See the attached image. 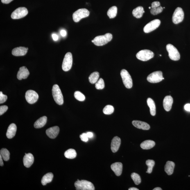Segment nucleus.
<instances>
[{
  "instance_id": "1",
  "label": "nucleus",
  "mask_w": 190,
  "mask_h": 190,
  "mask_svg": "<svg viewBox=\"0 0 190 190\" xmlns=\"http://www.w3.org/2000/svg\"><path fill=\"white\" fill-rule=\"evenodd\" d=\"M74 185L77 190H94V186L92 182L85 180L78 181L75 182Z\"/></svg>"
},
{
  "instance_id": "2",
  "label": "nucleus",
  "mask_w": 190,
  "mask_h": 190,
  "mask_svg": "<svg viewBox=\"0 0 190 190\" xmlns=\"http://www.w3.org/2000/svg\"><path fill=\"white\" fill-rule=\"evenodd\" d=\"M112 39L111 34L107 33L105 35L99 36L95 37L94 39V43L97 46H103L110 42Z\"/></svg>"
},
{
  "instance_id": "3",
  "label": "nucleus",
  "mask_w": 190,
  "mask_h": 190,
  "mask_svg": "<svg viewBox=\"0 0 190 190\" xmlns=\"http://www.w3.org/2000/svg\"><path fill=\"white\" fill-rule=\"evenodd\" d=\"M52 95L54 99L57 104L62 105L64 103V98L59 86L57 85H54L53 86Z\"/></svg>"
},
{
  "instance_id": "4",
  "label": "nucleus",
  "mask_w": 190,
  "mask_h": 190,
  "mask_svg": "<svg viewBox=\"0 0 190 190\" xmlns=\"http://www.w3.org/2000/svg\"><path fill=\"white\" fill-rule=\"evenodd\" d=\"M166 49L169 54V56L170 59L175 61L180 60V53L178 50L173 45L170 44H167L166 46Z\"/></svg>"
},
{
  "instance_id": "5",
  "label": "nucleus",
  "mask_w": 190,
  "mask_h": 190,
  "mask_svg": "<svg viewBox=\"0 0 190 190\" xmlns=\"http://www.w3.org/2000/svg\"><path fill=\"white\" fill-rule=\"evenodd\" d=\"M121 75L125 87L128 89L131 88L133 85V83L131 77L129 73L126 70L123 69L121 71Z\"/></svg>"
},
{
  "instance_id": "6",
  "label": "nucleus",
  "mask_w": 190,
  "mask_h": 190,
  "mask_svg": "<svg viewBox=\"0 0 190 190\" xmlns=\"http://www.w3.org/2000/svg\"><path fill=\"white\" fill-rule=\"evenodd\" d=\"M137 58L143 61H146L153 58L154 54L153 52L150 50L145 49L141 50L136 55Z\"/></svg>"
},
{
  "instance_id": "7",
  "label": "nucleus",
  "mask_w": 190,
  "mask_h": 190,
  "mask_svg": "<svg viewBox=\"0 0 190 190\" xmlns=\"http://www.w3.org/2000/svg\"><path fill=\"white\" fill-rule=\"evenodd\" d=\"M89 15V12L87 9H79L73 13V20L75 22H78L81 19L88 17Z\"/></svg>"
},
{
  "instance_id": "8",
  "label": "nucleus",
  "mask_w": 190,
  "mask_h": 190,
  "mask_svg": "<svg viewBox=\"0 0 190 190\" xmlns=\"http://www.w3.org/2000/svg\"><path fill=\"white\" fill-rule=\"evenodd\" d=\"M73 63L72 55L71 53L68 52L65 55L63 61L62 69L65 71H69L72 67Z\"/></svg>"
},
{
  "instance_id": "9",
  "label": "nucleus",
  "mask_w": 190,
  "mask_h": 190,
  "mask_svg": "<svg viewBox=\"0 0 190 190\" xmlns=\"http://www.w3.org/2000/svg\"><path fill=\"white\" fill-rule=\"evenodd\" d=\"M163 77V73L160 71H156L149 75L147 78L148 81L152 83H156L164 79Z\"/></svg>"
},
{
  "instance_id": "10",
  "label": "nucleus",
  "mask_w": 190,
  "mask_h": 190,
  "mask_svg": "<svg viewBox=\"0 0 190 190\" xmlns=\"http://www.w3.org/2000/svg\"><path fill=\"white\" fill-rule=\"evenodd\" d=\"M184 17V14L183 10L181 8L178 7L174 12L172 21L175 24H179L183 21Z\"/></svg>"
},
{
  "instance_id": "11",
  "label": "nucleus",
  "mask_w": 190,
  "mask_h": 190,
  "mask_svg": "<svg viewBox=\"0 0 190 190\" xmlns=\"http://www.w3.org/2000/svg\"><path fill=\"white\" fill-rule=\"evenodd\" d=\"M28 10L25 7H19L16 9L11 14L13 19H19L24 17L28 14Z\"/></svg>"
},
{
  "instance_id": "12",
  "label": "nucleus",
  "mask_w": 190,
  "mask_h": 190,
  "mask_svg": "<svg viewBox=\"0 0 190 190\" xmlns=\"http://www.w3.org/2000/svg\"><path fill=\"white\" fill-rule=\"evenodd\" d=\"M161 24V21L158 19L154 20L144 26L143 30L144 33H148L156 29Z\"/></svg>"
},
{
  "instance_id": "13",
  "label": "nucleus",
  "mask_w": 190,
  "mask_h": 190,
  "mask_svg": "<svg viewBox=\"0 0 190 190\" xmlns=\"http://www.w3.org/2000/svg\"><path fill=\"white\" fill-rule=\"evenodd\" d=\"M38 94L35 91L32 90L26 91L25 98L28 103L30 104H33L36 102L39 99Z\"/></svg>"
},
{
  "instance_id": "14",
  "label": "nucleus",
  "mask_w": 190,
  "mask_h": 190,
  "mask_svg": "<svg viewBox=\"0 0 190 190\" xmlns=\"http://www.w3.org/2000/svg\"><path fill=\"white\" fill-rule=\"evenodd\" d=\"M60 129L58 126H55L48 129L46 131V134L48 137L51 139H54L58 135Z\"/></svg>"
},
{
  "instance_id": "15",
  "label": "nucleus",
  "mask_w": 190,
  "mask_h": 190,
  "mask_svg": "<svg viewBox=\"0 0 190 190\" xmlns=\"http://www.w3.org/2000/svg\"><path fill=\"white\" fill-rule=\"evenodd\" d=\"M34 160V158L33 154L31 153H26L23 158V164L26 167L29 168L33 164Z\"/></svg>"
},
{
  "instance_id": "16",
  "label": "nucleus",
  "mask_w": 190,
  "mask_h": 190,
  "mask_svg": "<svg viewBox=\"0 0 190 190\" xmlns=\"http://www.w3.org/2000/svg\"><path fill=\"white\" fill-rule=\"evenodd\" d=\"M28 50V48L20 46V47L14 48L12 50V54L15 56H24L27 53Z\"/></svg>"
},
{
  "instance_id": "17",
  "label": "nucleus",
  "mask_w": 190,
  "mask_h": 190,
  "mask_svg": "<svg viewBox=\"0 0 190 190\" xmlns=\"http://www.w3.org/2000/svg\"><path fill=\"white\" fill-rule=\"evenodd\" d=\"M29 74L30 73L28 69L25 66H23L19 68L17 74V78L19 80L26 79L28 78Z\"/></svg>"
},
{
  "instance_id": "18",
  "label": "nucleus",
  "mask_w": 190,
  "mask_h": 190,
  "mask_svg": "<svg viewBox=\"0 0 190 190\" xmlns=\"http://www.w3.org/2000/svg\"><path fill=\"white\" fill-rule=\"evenodd\" d=\"M121 144V139L117 136L114 137L111 143V149L114 153L116 152L119 149Z\"/></svg>"
},
{
  "instance_id": "19",
  "label": "nucleus",
  "mask_w": 190,
  "mask_h": 190,
  "mask_svg": "<svg viewBox=\"0 0 190 190\" xmlns=\"http://www.w3.org/2000/svg\"><path fill=\"white\" fill-rule=\"evenodd\" d=\"M173 103V98L171 96H166L164 98L163 101V106L166 111L168 112L171 110Z\"/></svg>"
},
{
  "instance_id": "20",
  "label": "nucleus",
  "mask_w": 190,
  "mask_h": 190,
  "mask_svg": "<svg viewBox=\"0 0 190 190\" xmlns=\"http://www.w3.org/2000/svg\"><path fill=\"white\" fill-rule=\"evenodd\" d=\"M111 168L117 176H120L121 174L123 171V164L121 162H116L112 164Z\"/></svg>"
},
{
  "instance_id": "21",
  "label": "nucleus",
  "mask_w": 190,
  "mask_h": 190,
  "mask_svg": "<svg viewBox=\"0 0 190 190\" xmlns=\"http://www.w3.org/2000/svg\"><path fill=\"white\" fill-rule=\"evenodd\" d=\"M132 124L136 128L143 130H148L150 129L149 124L145 122L139 121H132Z\"/></svg>"
},
{
  "instance_id": "22",
  "label": "nucleus",
  "mask_w": 190,
  "mask_h": 190,
  "mask_svg": "<svg viewBox=\"0 0 190 190\" xmlns=\"http://www.w3.org/2000/svg\"><path fill=\"white\" fill-rule=\"evenodd\" d=\"M17 131V126L15 124L12 123L9 126L6 135L9 139L13 138L15 135Z\"/></svg>"
},
{
  "instance_id": "23",
  "label": "nucleus",
  "mask_w": 190,
  "mask_h": 190,
  "mask_svg": "<svg viewBox=\"0 0 190 190\" xmlns=\"http://www.w3.org/2000/svg\"><path fill=\"white\" fill-rule=\"evenodd\" d=\"M175 164L172 161H168L165 166V171L169 175L173 174Z\"/></svg>"
},
{
  "instance_id": "24",
  "label": "nucleus",
  "mask_w": 190,
  "mask_h": 190,
  "mask_svg": "<svg viewBox=\"0 0 190 190\" xmlns=\"http://www.w3.org/2000/svg\"><path fill=\"white\" fill-rule=\"evenodd\" d=\"M47 121V117L45 116H43L39 118L37 120L34 124V126L36 129L42 128L46 124Z\"/></svg>"
},
{
  "instance_id": "25",
  "label": "nucleus",
  "mask_w": 190,
  "mask_h": 190,
  "mask_svg": "<svg viewBox=\"0 0 190 190\" xmlns=\"http://www.w3.org/2000/svg\"><path fill=\"white\" fill-rule=\"evenodd\" d=\"M155 143L153 141H145L141 143L140 145L141 147L143 149L148 150L151 149L155 146Z\"/></svg>"
},
{
  "instance_id": "26",
  "label": "nucleus",
  "mask_w": 190,
  "mask_h": 190,
  "mask_svg": "<svg viewBox=\"0 0 190 190\" xmlns=\"http://www.w3.org/2000/svg\"><path fill=\"white\" fill-rule=\"evenodd\" d=\"M54 175L51 173H48L45 175L43 177L41 180V183L43 186H45L48 183L51 182L52 181Z\"/></svg>"
},
{
  "instance_id": "27",
  "label": "nucleus",
  "mask_w": 190,
  "mask_h": 190,
  "mask_svg": "<svg viewBox=\"0 0 190 190\" xmlns=\"http://www.w3.org/2000/svg\"><path fill=\"white\" fill-rule=\"evenodd\" d=\"M144 12L143 7L140 6L134 9L132 11V14L136 18L139 19L142 17L143 13Z\"/></svg>"
},
{
  "instance_id": "28",
  "label": "nucleus",
  "mask_w": 190,
  "mask_h": 190,
  "mask_svg": "<svg viewBox=\"0 0 190 190\" xmlns=\"http://www.w3.org/2000/svg\"><path fill=\"white\" fill-rule=\"evenodd\" d=\"M147 103L150 108V114L152 116H155L156 114L155 102L152 99L148 98L147 100Z\"/></svg>"
},
{
  "instance_id": "29",
  "label": "nucleus",
  "mask_w": 190,
  "mask_h": 190,
  "mask_svg": "<svg viewBox=\"0 0 190 190\" xmlns=\"http://www.w3.org/2000/svg\"><path fill=\"white\" fill-rule=\"evenodd\" d=\"M64 155L66 158L74 159L76 157L77 154L76 150L73 149H70L64 152Z\"/></svg>"
},
{
  "instance_id": "30",
  "label": "nucleus",
  "mask_w": 190,
  "mask_h": 190,
  "mask_svg": "<svg viewBox=\"0 0 190 190\" xmlns=\"http://www.w3.org/2000/svg\"><path fill=\"white\" fill-rule=\"evenodd\" d=\"M117 13V8L116 6L111 7L107 11V14L110 19L115 17Z\"/></svg>"
},
{
  "instance_id": "31",
  "label": "nucleus",
  "mask_w": 190,
  "mask_h": 190,
  "mask_svg": "<svg viewBox=\"0 0 190 190\" xmlns=\"http://www.w3.org/2000/svg\"><path fill=\"white\" fill-rule=\"evenodd\" d=\"M99 77V74L98 72H94L91 74L89 77V80L91 84H94L97 82Z\"/></svg>"
},
{
  "instance_id": "32",
  "label": "nucleus",
  "mask_w": 190,
  "mask_h": 190,
  "mask_svg": "<svg viewBox=\"0 0 190 190\" xmlns=\"http://www.w3.org/2000/svg\"><path fill=\"white\" fill-rule=\"evenodd\" d=\"M0 153L3 159L5 161H8L10 159V153L6 149H2L0 151Z\"/></svg>"
},
{
  "instance_id": "33",
  "label": "nucleus",
  "mask_w": 190,
  "mask_h": 190,
  "mask_svg": "<svg viewBox=\"0 0 190 190\" xmlns=\"http://www.w3.org/2000/svg\"><path fill=\"white\" fill-rule=\"evenodd\" d=\"M146 164L148 166V169L146 171V173L148 174H151L152 171V169L155 164V161L153 160L148 159L146 161Z\"/></svg>"
},
{
  "instance_id": "34",
  "label": "nucleus",
  "mask_w": 190,
  "mask_h": 190,
  "mask_svg": "<svg viewBox=\"0 0 190 190\" xmlns=\"http://www.w3.org/2000/svg\"><path fill=\"white\" fill-rule=\"evenodd\" d=\"M131 177L136 185H139L141 183V177L138 174L135 173H132L131 175Z\"/></svg>"
},
{
  "instance_id": "35",
  "label": "nucleus",
  "mask_w": 190,
  "mask_h": 190,
  "mask_svg": "<svg viewBox=\"0 0 190 190\" xmlns=\"http://www.w3.org/2000/svg\"><path fill=\"white\" fill-rule=\"evenodd\" d=\"M114 111V108L111 105H107L103 109V112L104 114L107 115L111 114Z\"/></svg>"
},
{
  "instance_id": "36",
  "label": "nucleus",
  "mask_w": 190,
  "mask_h": 190,
  "mask_svg": "<svg viewBox=\"0 0 190 190\" xmlns=\"http://www.w3.org/2000/svg\"><path fill=\"white\" fill-rule=\"evenodd\" d=\"M74 96L76 99L79 101H84L85 99V96L79 91H77L75 92Z\"/></svg>"
},
{
  "instance_id": "37",
  "label": "nucleus",
  "mask_w": 190,
  "mask_h": 190,
  "mask_svg": "<svg viewBox=\"0 0 190 190\" xmlns=\"http://www.w3.org/2000/svg\"><path fill=\"white\" fill-rule=\"evenodd\" d=\"M95 87L97 89H102L105 87L104 82L103 79L100 78L96 83Z\"/></svg>"
},
{
  "instance_id": "38",
  "label": "nucleus",
  "mask_w": 190,
  "mask_h": 190,
  "mask_svg": "<svg viewBox=\"0 0 190 190\" xmlns=\"http://www.w3.org/2000/svg\"><path fill=\"white\" fill-rule=\"evenodd\" d=\"M163 10V8L162 6H160L157 8H151L150 12L152 15H156L161 13Z\"/></svg>"
},
{
  "instance_id": "39",
  "label": "nucleus",
  "mask_w": 190,
  "mask_h": 190,
  "mask_svg": "<svg viewBox=\"0 0 190 190\" xmlns=\"http://www.w3.org/2000/svg\"><path fill=\"white\" fill-rule=\"evenodd\" d=\"M8 99V97L6 95L4 94L2 92H0V104L4 103Z\"/></svg>"
},
{
  "instance_id": "40",
  "label": "nucleus",
  "mask_w": 190,
  "mask_h": 190,
  "mask_svg": "<svg viewBox=\"0 0 190 190\" xmlns=\"http://www.w3.org/2000/svg\"><path fill=\"white\" fill-rule=\"evenodd\" d=\"M8 107L6 105L1 106L0 107V115L1 116L5 113L8 110Z\"/></svg>"
},
{
  "instance_id": "41",
  "label": "nucleus",
  "mask_w": 190,
  "mask_h": 190,
  "mask_svg": "<svg viewBox=\"0 0 190 190\" xmlns=\"http://www.w3.org/2000/svg\"><path fill=\"white\" fill-rule=\"evenodd\" d=\"M81 139L84 142H87L89 140V138L88 137L86 133H83L80 135Z\"/></svg>"
},
{
  "instance_id": "42",
  "label": "nucleus",
  "mask_w": 190,
  "mask_h": 190,
  "mask_svg": "<svg viewBox=\"0 0 190 190\" xmlns=\"http://www.w3.org/2000/svg\"><path fill=\"white\" fill-rule=\"evenodd\" d=\"M160 6V3L158 1L153 2L151 4V8H157Z\"/></svg>"
},
{
  "instance_id": "43",
  "label": "nucleus",
  "mask_w": 190,
  "mask_h": 190,
  "mask_svg": "<svg viewBox=\"0 0 190 190\" xmlns=\"http://www.w3.org/2000/svg\"><path fill=\"white\" fill-rule=\"evenodd\" d=\"M184 109L187 111L190 112V104H187L184 106Z\"/></svg>"
},
{
  "instance_id": "44",
  "label": "nucleus",
  "mask_w": 190,
  "mask_h": 190,
  "mask_svg": "<svg viewBox=\"0 0 190 190\" xmlns=\"http://www.w3.org/2000/svg\"><path fill=\"white\" fill-rule=\"evenodd\" d=\"M60 34L62 36L64 37L67 35V32L65 30H62L60 31Z\"/></svg>"
},
{
  "instance_id": "45",
  "label": "nucleus",
  "mask_w": 190,
  "mask_h": 190,
  "mask_svg": "<svg viewBox=\"0 0 190 190\" xmlns=\"http://www.w3.org/2000/svg\"><path fill=\"white\" fill-rule=\"evenodd\" d=\"M52 38L55 41L58 40L59 37L56 34H53L52 35Z\"/></svg>"
},
{
  "instance_id": "46",
  "label": "nucleus",
  "mask_w": 190,
  "mask_h": 190,
  "mask_svg": "<svg viewBox=\"0 0 190 190\" xmlns=\"http://www.w3.org/2000/svg\"><path fill=\"white\" fill-rule=\"evenodd\" d=\"M13 1V0H1L2 3L5 4H8Z\"/></svg>"
},
{
  "instance_id": "47",
  "label": "nucleus",
  "mask_w": 190,
  "mask_h": 190,
  "mask_svg": "<svg viewBox=\"0 0 190 190\" xmlns=\"http://www.w3.org/2000/svg\"><path fill=\"white\" fill-rule=\"evenodd\" d=\"M87 136L89 138H91L93 137L94 134L91 132H88L86 133Z\"/></svg>"
},
{
  "instance_id": "48",
  "label": "nucleus",
  "mask_w": 190,
  "mask_h": 190,
  "mask_svg": "<svg viewBox=\"0 0 190 190\" xmlns=\"http://www.w3.org/2000/svg\"><path fill=\"white\" fill-rule=\"evenodd\" d=\"M3 158L0 155V165L1 166H3L4 165V163L3 161Z\"/></svg>"
},
{
  "instance_id": "49",
  "label": "nucleus",
  "mask_w": 190,
  "mask_h": 190,
  "mask_svg": "<svg viewBox=\"0 0 190 190\" xmlns=\"http://www.w3.org/2000/svg\"><path fill=\"white\" fill-rule=\"evenodd\" d=\"M129 190H139V189H137L135 187H132L130 188V189H129Z\"/></svg>"
},
{
  "instance_id": "50",
  "label": "nucleus",
  "mask_w": 190,
  "mask_h": 190,
  "mask_svg": "<svg viewBox=\"0 0 190 190\" xmlns=\"http://www.w3.org/2000/svg\"><path fill=\"white\" fill-rule=\"evenodd\" d=\"M153 190H162V189L160 187H156L153 189Z\"/></svg>"
},
{
  "instance_id": "51",
  "label": "nucleus",
  "mask_w": 190,
  "mask_h": 190,
  "mask_svg": "<svg viewBox=\"0 0 190 190\" xmlns=\"http://www.w3.org/2000/svg\"><path fill=\"white\" fill-rule=\"evenodd\" d=\"M92 42H93V43H94V40H92Z\"/></svg>"
},
{
  "instance_id": "52",
  "label": "nucleus",
  "mask_w": 190,
  "mask_h": 190,
  "mask_svg": "<svg viewBox=\"0 0 190 190\" xmlns=\"http://www.w3.org/2000/svg\"><path fill=\"white\" fill-rule=\"evenodd\" d=\"M149 9H150L151 8V7H149Z\"/></svg>"
},
{
  "instance_id": "53",
  "label": "nucleus",
  "mask_w": 190,
  "mask_h": 190,
  "mask_svg": "<svg viewBox=\"0 0 190 190\" xmlns=\"http://www.w3.org/2000/svg\"><path fill=\"white\" fill-rule=\"evenodd\" d=\"M162 56V55H160V56Z\"/></svg>"
}]
</instances>
